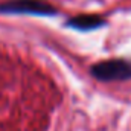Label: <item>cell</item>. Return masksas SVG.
Here are the masks:
<instances>
[{"mask_svg": "<svg viewBox=\"0 0 131 131\" xmlns=\"http://www.w3.org/2000/svg\"><path fill=\"white\" fill-rule=\"evenodd\" d=\"M107 21L101 17V15H95V14H85V15H76L70 20H67V26L76 31H95L99 29L105 25Z\"/></svg>", "mask_w": 131, "mask_h": 131, "instance_id": "3", "label": "cell"}, {"mask_svg": "<svg viewBox=\"0 0 131 131\" xmlns=\"http://www.w3.org/2000/svg\"><path fill=\"white\" fill-rule=\"evenodd\" d=\"M90 73L98 81H128L131 79V63L122 58L105 60L92 66Z\"/></svg>", "mask_w": 131, "mask_h": 131, "instance_id": "1", "label": "cell"}, {"mask_svg": "<svg viewBox=\"0 0 131 131\" xmlns=\"http://www.w3.org/2000/svg\"><path fill=\"white\" fill-rule=\"evenodd\" d=\"M0 12L5 14H32V15H55L58 11L44 0H12L0 5Z\"/></svg>", "mask_w": 131, "mask_h": 131, "instance_id": "2", "label": "cell"}]
</instances>
